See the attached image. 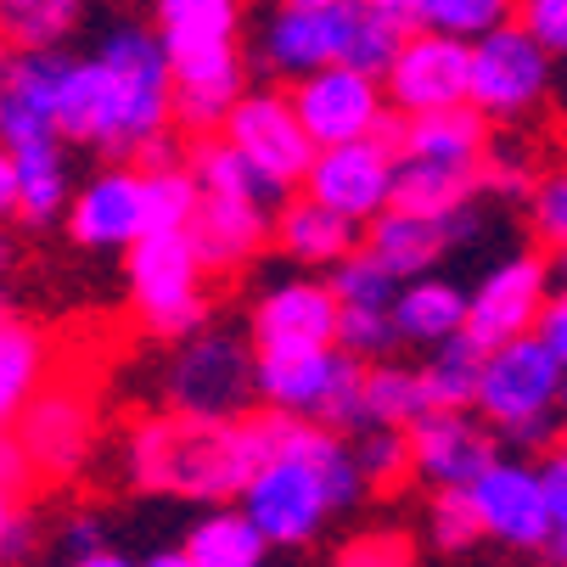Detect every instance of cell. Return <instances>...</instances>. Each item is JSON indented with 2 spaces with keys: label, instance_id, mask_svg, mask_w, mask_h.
I'll return each mask as SVG.
<instances>
[{
  "label": "cell",
  "instance_id": "6da1fadb",
  "mask_svg": "<svg viewBox=\"0 0 567 567\" xmlns=\"http://www.w3.org/2000/svg\"><path fill=\"white\" fill-rule=\"evenodd\" d=\"M169 118H175V62L164 40L146 29H113L62 79L56 102L62 141L130 157L164 135Z\"/></svg>",
  "mask_w": 567,
  "mask_h": 567
},
{
  "label": "cell",
  "instance_id": "7a4b0ae2",
  "mask_svg": "<svg viewBox=\"0 0 567 567\" xmlns=\"http://www.w3.org/2000/svg\"><path fill=\"white\" fill-rule=\"evenodd\" d=\"M254 433H259L265 466L254 472L248 489H241V517H248L270 545L315 539L332 512H349L371 489L360 477L354 450L327 427L265 411V416H254Z\"/></svg>",
  "mask_w": 567,
  "mask_h": 567
},
{
  "label": "cell",
  "instance_id": "3957f363",
  "mask_svg": "<svg viewBox=\"0 0 567 567\" xmlns=\"http://www.w3.org/2000/svg\"><path fill=\"white\" fill-rule=\"evenodd\" d=\"M124 466L141 489L186 495V501H241V489L265 466L254 416L241 422H203V416H152L130 433Z\"/></svg>",
  "mask_w": 567,
  "mask_h": 567
},
{
  "label": "cell",
  "instance_id": "277c9868",
  "mask_svg": "<svg viewBox=\"0 0 567 567\" xmlns=\"http://www.w3.org/2000/svg\"><path fill=\"white\" fill-rule=\"evenodd\" d=\"M561 393H567V371L545 349V338L534 332V338H517V343L489 354V365H483V388H477V411L512 444L539 450V444L556 439Z\"/></svg>",
  "mask_w": 567,
  "mask_h": 567
},
{
  "label": "cell",
  "instance_id": "5b68a950",
  "mask_svg": "<svg viewBox=\"0 0 567 567\" xmlns=\"http://www.w3.org/2000/svg\"><path fill=\"white\" fill-rule=\"evenodd\" d=\"M259 399L281 416L315 422L327 433H365V371L343 349L315 354H259Z\"/></svg>",
  "mask_w": 567,
  "mask_h": 567
},
{
  "label": "cell",
  "instance_id": "8992f818",
  "mask_svg": "<svg viewBox=\"0 0 567 567\" xmlns=\"http://www.w3.org/2000/svg\"><path fill=\"white\" fill-rule=\"evenodd\" d=\"M203 254L192 230H152L130 248V303L157 338H197L208 320V292H203Z\"/></svg>",
  "mask_w": 567,
  "mask_h": 567
},
{
  "label": "cell",
  "instance_id": "52a82bcc",
  "mask_svg": "<svg viewBox=\"0 0 567 567\" xmlns=\"http://www.w3.org/2000/svg\"><path fill=\"white\" fill-rule=\"evenodd\" d=\"M259 393V354L230 332H197L169 360V404L203 422H241Z\"/></svg>",
  "mask_w": 567,
  "mask_h": 567
},
{
  "label": "cell",
  "instance_id": "ba28073f",
  "mask_svg": "<svg viewBox=\"0 0 567 567\" xmlns=\"http://www.w3.org/2000/svg\"><path fill=\"white\" fill-rule=\"evenodd\" d=\"M219 135L241 152V164L259 175V186H265L270 197L298 192V186L309 181V169H315V152H320V146L309 141V130H303L292 96H281V91H248Z\"/></svg>",
  "mask_w": 567,
  "mask_h": 567
},
{
  "label": "cell",
  "instance_id": "9c48e42d",
  "mask_svg": "<svg viewBox=\"0 0 567 567\" xmlns=\"http://www.w3.org/2000/svg\"><path fill=\"white\" fill-rule=\"evenodd\" d=\"M550 96V51L523 29H501L472 45V113L495 124H523Z\"/></svg>",
  "mask_w": 567,
  "mask_h": 567
},
{
  "label": "cell",
  "instance_id": "30bf717a",
  "mask_svg": "<svg viewBox=\"0 0 567 567\" xmlns=\"http://www.w3.org/2000/svg\"><path fill=\"white\" fill-rule=\"evenodd\" d=\"M393 186H399V124H388L377 141L315 152L303 197L327 203L332 214L360 225V219H382L393 208Z\"/></svg>",
  "mask_w": 567,
  "mask_h": 567
},
{
  "label": "cell",
  "instance_id": "8fae6325",
  "mask_svg": "<svg viewBox=\"0 0 567 567\" xmlns=\"http://www.w3.org/2000/svg\"><path fill=\"white\" fill-rule=\"evenodd\" d=\"M382 91H388V107H399L404 118L472 107V45L416 29L393 56V68L382 73Z\"/></svg>",
  "mask_w": 567,
  "mask_h": 567
},
{
  "label": "cell",
  "instance_id": "7c38bea8",
  "mask_svg": "<svg viewBox=\"0 0 567 567\" xmlns=\"http://www.w3.org/2000/svg\"><path fill=\"white\" fill-rule=\"evenodd\" d=\"M292 107L309 130V141L327 146H354V141H377L393 118H388V91L382 79L360 73V68H320L309 79H298Z\"/></svg>",
  "mask_w": 567,
  "mask_h": 567
},
{
  "label": "cell",
  "instance_id": "4fadbf2b",
  "mask_svg": "<svg viewBox=\"0 0 567 567\" xmlns=\"http://www.w3.org/2000/svg\"><path fill=\"white\" fill-rule=\"evenodd\" d=\"M545 309H550V270H545V259L517 254L477 281L472 309H466V338L495 354L517 338H534Z\"/></svg>",
  "mask_w": 567,
  "mask_h": 567
},
{
  "label": "cell",
  "instance_id": "5bb4252c",
  "mask_svg": "<svg viewBox=\"0 0 567 567\" xmlns=\"http://www.w3.org/2000/svg\"><path fill=\"white\" fill-rule=\"evenodd\" d=\"M12 433H18V444H23L34 477H45V483H68L79 466L91 461V444H96V411H91L85 388L56 382V388H45V393L29 404L23 422H18Z\"/></svg>",
  "mask_w": 567,
  "mask_h": 567
},
{
  "label": "cell",
  "instance_id": "9a60e30c",
  "mask_svg": "<svg viewBox=\"0 0 567 567\" xmlns=\"http://www.w3.org/2000/svg\"><path fill=\"white\" fill-rule=\"evenodd\" d=\"M466 495H472L477 523H483V534H489V539H501L512 550H550L556 517H550V501H545L539 466H528V461H495Z\"/></svg>",
  "mask_w": 567,
  "mask_h": 567
},
{
  "label": "cell",
  "instance_id": "2e32d148",
  "mask_svg": "<svg viewBox=\"0 0 567 567\" xmlns=\"http://www.w3.org/2000/svg\"><path fill=\"white\" fill-rule=\"evenodd\" d=\"M343 303L332 281H276L254 303V349L259 354H315L338 349Z\"/></svg>",
  "mask_w": 567,
  "mask_h": 567
},
{
  "label": "cell",
  "instance_id": "e0dca14e",
  "mask_svg": "<svg viewBox=\"0 0 567 567\" xmlns=\"http://www.w3.org/2000/svg\"><path fill=\"white\" fill-rule=\"evenodd\" d=\"M68 230L79 248H135L152 236V203H146V175L141 169H96L85 186L73 192Z\"/></svg>",
  "mask_w": 567,
  "mask_h": 567
},
{
  "label": "cell",
  "instance_id": "ac0fdd59",
  "mask_svg": "<svg viewBox=\"0 0 567 567\" xmlns=\"http://www.w3.org/2000/svg\"><path fill=\"white\" fill-rule=\"evenodd\" d=\"M73 56L34 51V56H7L0 68V146L23 152L40 141H62L56 130V102H62V79Z\"/></svg>",
  "mask_w": 567,
  "mask_h": 567
},
{
  "label": "cell",
  "instance_id": "d6986e66",
  "mask_svg": "<svg viewBox=\"0 0 567 567\" xmlns=\"http://www.w3.org/2000/svg\"><path fill=\"white\" fill-rule=\"evenodd\" d=\"M349 34H354V0L332 12H287L276 7L265 34H259V62L270 73H292L309 79L320 68L349 62Z\"/></svg>",
  "mask_w": 567,
  "mask_h": 567
},
{
  "label": "cell",
  "instance_id": "ffe728a7",
  "mask_svg": "<svg viewBox=\"0 0 567 567\" xmlns=\"http://www.w3.org/2000/svg\"><path fill=\"white\" fill-rule=\"evenodd\" d=\"M411 461H416V477H427L433 489H472V483L489 472L501 455H495V439L477 416L466 411H433L427 422L411 427Z\"/></svg>",
  "mask_w": 567,
  "mask_h": 567
},
{
  "label": "cell",
  "instance_id": "44dd1931",
  "mask_svg": "<svg viewBox=\"0 0 567 567\" xmlns=\"http://www.w3.org/2000/svg\"><path fill=\"white\" fill-rule=\"evenodd\" d=\"M477 230V214H455V219H416V214H399L388 208L382 219H371L365 230V254L404 287V281H422L455 241H466Z\"/></svg>",
  "mask_w": 567,
  "mask_h": 567
},
{
  "label": "cell",
  "instance_id": "7402d4cb",
  "mask_svg": "<svg viewBox=\"0 0 567 567\" xmlns=\"http://www.w3.org/2000/svg\"><path fill=\"white\" fill-rule=\"evenodd\" d=\"M248 96V68H241L236 51L219 56H197V62H175V124L208 135L225 130L230 113Z\"/></svg>",
  "mask_w": 567,
  "mask_h": 567
},
{
  "label": "cell",
  "instance_id": "603a6c76",
  "mask_svg": "<svg viewBox=\"0 0 567 567\" xmlns=\"http://www.w3.org/2000/svg\"><path fill=\"white\" fill-rule=\"evenodd\" d=\"M399 157L404 164H439V169L483 175V164H489L483 113L455 107V113H433V118H404L399 124Z\"/></svg>",
  "mask_w": 567,
  "mask_h": 567
},
{
  "label": "cell",
  "instance_id": "cb8c5ba5",
  "mask_svg": "<svg viewBox=\"0 0 567 567\" xmlns=\"http://www.w3.org/2000/svg\"><path fill=\"white\" fill-rule=\"evenodd\" d=\"M276 236V219L265 214V203H230V197H203L197 219H192V241L208 270H236L248 265L265 241Z\"/></svg>",
  "mask_w": 567,
  "mask_h": 567
},
{
  "label": "cell",
  "instance_id": "d4e9b609",
  "mask_svg": "<svg viewBox=\"0 0 567 567\" xmlns=\"http://www.w3.org/2000/svg\"><path fill=\"white\" fill-rule=\"evenodd\" d=\"M152 12H157V40H164L169 62L236 51L241 0H157Z\"/></svg>",
  "mask_w": 567,
  "mask_h": 567
},
{
  "label": "cell",
  "instance_id": "484cf974",
  "mask_svg": "<svg viewBox=\"0 0 567 567\" xmlns=\"http://www.w3.org/2000/svg\"><path fill=\"white\" fill-rule=\"evenodd\" d=\"M276 241L281 254H292L298 265H349L354 248H360V225L332 214L327 203L315 197H287L281 214H276Z\"/></svg>",
  "mask_w": 567,
  "mask_h": 567
},
{
  "label": "cell",
  "instance_id": "4316f807",
  "mask_svg": "<svg viewBox=\"0 0 567 567\" xmlns=\"http://www.w3.org/2000/svg\"><path fill=\"white\" fill-rule=\"evenodd\" d=\"M40 393H45V338L0 298V433H12Z\"/></svg>",
  "mask_w": 567,
  "mask_h": 567
},
{
  "label": "cell",
  "instance_id": "83f0119b",
  "mask_svg": "<svg viewBox=\"0 0 567 567\" xmlns=\"http://www.w3.org/2000/svg\"><path fill=\"white\" fill-rule=\"evenodd\" d=\"M466 309H472V298H461L455 281H439V276L404 281L393 298V332H399V343L444 349L466 332Z\"/></svg>",
  "mask_w": 567,
  "mask_h": 567
},
{
  "label": "cell",
  "instance_id": "f1b7e54d",
  "mask_svg": "<svg viewBox=\"0 0 567 567\" xmlns=\"http://www.w3.org/2000/svg\"><path fill=\"white\" fill-rule=\"evenodd\" d=\"M483 192V175H461V169H439V164H404L399 157V186H393V208L416 214V219H455L472 208V197Z\"/></svg>",
  "mask_w": 567,
  "mask_h": 567
},
{
  "label": "cell",
  "instance_id": "f546056e",
  "mask_svg": "<svg viewBox=\"0 0 567 567\" xmlns=\"http://www.w3.org/2000/svg\"><path fill=\"white\" fill-rule=\"evenodd\" d=\"M433 416V399L416 365H399V360H377L365 371V427H393V433H411L416 422Z\"/></svg>",
  "mask_w": 567,
  "mask_h": 567
},
{
  "label": "cell",
  "instance_id": "4dcf8cb0",
  "mask_svg": "<svg viewBox=\"0 0 567 567\" xmlns=\"http://www.w3.org/2000/svg\"><path fill=\"white\" fill-rule=\"evenodd\" d=\"M85 0H0V45L12 56H34V51H56L73 29Z\"/></svg>",
  "mask_w": 567,
  "mask_h": 567
},
{
  "label": "cell",
  "instance_id": "1f68e13d",
  "mask_svg": "<svg viewBox=\"0 0 567 567\" xmlns=\"http://www.w3.org/2000/svg\"><path fill=\"white\" fill-rule=\"evenodd\" d=\"M18 164V192H23V219H56V208H73V169H68V146L62 141H40L12 152Z\"/></svg>",
  "mask_w": 567,
  "mask_h": 567
},
{
  "label": "cell",
  "instance_id": "d6a6232c",
  "mask_svg": "<svg viewBox=\"0 0 567 567\" xmlns=\"http://www.w3.org/2000/svg\"><path fill=\"white\" fill-rule=\"evenodd\" d=\"M270 550V539L241 517V512H208L192 534H186V556L197 567H259Z\"/></svg>",
  "mask_w": 567,
  "mask_h": 567
},
{
  "label": "cell",
  "instance_id": "836d02e7",
  "mask_svg": "<svg viewBox=\"0 0 567 567\" xmlns=\"http://www.w3.org/2000/svg\"><path fill=\"white\" fill-rule=\"evenodd\" d=\"M483 365H489V349H483V343H472L466 332H461L455 343L433 349V360L422 365V382H427L433 411H466V404H477Z\"/></svg>",
  "mask_w": 567,
  "mask_h": 567
},
{
  "label": "cell",
  "instance_id": "e575fe53",
  "mask_svg": "<svg viewBox=\"0 0 567 567\" xmlns=\"http://www.w3.org/2000/svg\"><path fill=\"white\" fill-rule=\"evenodd\" d=\"M186 169H192V181H197V192L203 197H230V203H270V192L259 186V175L241 164V152L225 141V135H208V141H197L192 146V157H186Z\"/></svg>",
  "mask_w": 567,
  "mask_h": 567
},
{
  "label": "cell",
  "instance_id": "d590c367",
  "mask_svg": "<svg viewBox=\"0 0 567 567\" xmlns=\"http://www.w3.org/2000/svg\"><path fill=\"white\" fill-rule=\"evenodd\" d=\"M517 7H523V0H427L422 29L450 34V40H461V45H477V40L512 29V23H517Z\"/></svg>",
  "mask_w": 567,
  "mask_h": 567
},
{
  "label": "cell",
  "instance_id": "8d00e7d4",
  "mask_svg": "<svg viewBox=\"0 0 567 567\" xmlns=\"http://www.w3.org/2000/svg\"><path fill=\"white\" fill-rule=\"evenodd\" d=\"M354 461H360V477L371 489H393L416 472L411 461V433H393V427H365L360 444H354Z\"/></svg>",
  "mask_w": 567,
  "mask_h": 567
},
{
  "label": "cell",
  "instance_id": "74e56055",
  "mask_svg": "<svg viewBox=\"0 0 567 567\" xmlns=\"http://www.w3.org/2000/svg\"><path fill=\"white\" fill-rule=\"evenodd\" d=\"M404 40H411V34H404L399 23L377 18L371 7H360V0H354V34H349V62L343 68H360V73L382 79L393 68V56L404 51Z\"/></svg>",
  "mask_w": 567,
  "mask_h": 567
},
{
  "label": "cell",
  "instance_id": "f35d334b",
  "mask_svg": "<svg viewBox=\"0 0 567 567\" xmlns=\"http://www.w3.org/2000/svg\"><path fill=\"white\" fill-rule=\"evenodd\" d=\"M332 292H338V303H343V309H393L399 281H393L371 254H354L349 265H338V270H332Z\"/></svg>",
  "mask_w": 567,
  "mask_h": 567
},
{
  "label": "cell",
  "instance_id": "ab89813d",
  "mask_svg": "<svg viewBox=\"0 0 567 567\" xmlns=\"http://www.w3.org/2000/svg\"><path fill=\"white\" fill-rule=\"evenodd\" d=\"M399 343L393 332V309H343V327H338V349L349 360H382Z\"/></svg>",
  "mask_w": 567,
  "mask_h": 567
},
{
  "label": "cell",
  "instance_id": "60d3db41",
  "mask_svg": "<svg viewBox=\"0 0 567 567\" xmlns=\"http://www.w3.org/2000/svg\"><path fill=\"white\" fill-rule=\"evenodd\" d=\"M427 534H433L439 550H466V545L483 534L472 495H466V489H444V495L427 506Z\"/></svg>",
  "mask_w": 567,
  "mask_h": 567
},
{
  "label": "cell",
  "instance_id": "b9f144b4",
  "mask_svg": "<svg viewBox=\"0 0 567 567\" xmlns=\"http://www.w3.org/2000/svg\"><path fill=\"white\" fill-rule=\"evenodd\" d=\"M528 214H534V230L556 248H567V169H545L528 192Z\"/></svg>",
  "mask_w": 567,
  "mask_h": 567
},
{
  "label": "cell",
  "instance_id": "7bdbcfd3",
  "mask_svg": "<svg viewBox=\"0 0 567 567\" xmlns=\"http://www.w3.org/2000/svg\"><path fill=\"white\" fill-rule=\"evenodd\" d=\"M411 539L404 534H360L338 550V567H411Z\"/></svg>",
  "mask_w": 567,
  "mask_h": 567
},
{
  "label": "cell",
  "instance_id": "ee69618b",
  "mask_svg": "<svg viewBox=\"0 0 567 567\" xmlns=\"http://www.w3.org/2000/svg\"><path fill=\"white\" fill-rule=\"evenodd\" d=\"M29 545H34V512H29V501L18 489L0 483V561L29 556Z\"/></svg>",
  "mask_w": 567,
  "mask_h": 567
},
{
  "label": "cell",
  "instance_id": "f6af8a7d",
  "mask_svg": "<svg viewBox=\"0 0 567 567\" xmlns=\"http://www.w3.org/2000/svg\"><path fill=\"white\" fill-rule=\"evenodd\" d=\"M517 23H523L550 56H567V0H523Z\"/></svg>",
  "mask_w": 567,
  "mask_h": 567
},
{
  "label": "cell",
  "instance_id": "bcb514c9",
  "mask_svg": "<svg viewBox=\"0 0 567 567\" xmlns=\"http://www.w3.org/2000/svg\"><path fill=\"white\" fill-rule=\"evenodd\" d=\"M0 483H7V489H18V495H29V483H34V466H29L18 433H0Z\"/></svg>",
  "mask_w": 567,
  "mask_h": 567
},
{
  "label": "cell",
  "instance_id": "7dc6e473",
  "mask_svg": "<svg viewBox=\"0 0 567 567\" xmlns=\"http://www.w3.org/2000/svg\"><path fill=\"white\" fill-rule=\"evenodd\" d=\"M539 477H545V501H550L556 528H567V450H550V461L539 466Z\"/></svg>",
  "mask_w": 567,
  "mask_h": 567
},
{
  "label": "cell",
  "instance_id": "c3c4849f",
  "mask_svg": "<svg viewBox=\"0 0 567 567\" xmlns=\"http://www.w3.org/2000/svg\"><path fill=\"white\" fill-rule=\"evenodd\" d=\"M62 545L73 550V561L102 556V550H107V539H102V517H73V523L62 528Z\"/></svg>",
  "mask_w": 567,
  "mask_h": 567
},
{
  "label": "cell",
  "instance_id": "681fc988",
  "mask_svg": "<svg viewBox=\"0 0 567 567\" xmlns=\"http://www.w3.org/2000/svg\"><path fill=\"white\" fill-rule=\"evenodd\" d=\"M539 338H545V349L561 360V371H567V292H556L550 298V309H545V320H539Z\"/></svg>",
  "mask_w": 567,
  "mask_h": 567
},
{
  "label": "cell",
  "instance_id": "f907efd6",
  "mask_svg": "<svg viewBox=\"0 0 567 567\" xmlns=\"http://www.w3.org/2000/svg\"><path fill=\"white\" fill-rule=\"evenodd\" d=\"M360 7H371L377 18L399 23L404 34H416V29H422V18H427V0H360Z\"/></svg>",
  "mask_w": 567,
  "mask_h": 567
},
{
  "label": "cell",
  "instance_id": "816d5d0a",
  "mask_svg": "<svg viewBox=\"0 0 567 567\" xmlns=\"http://www.w3.org/2000/svg\"><path fill=\"white\" fill-rule=\"evenodd\" d=\"M23 208V192H18V164H12V152L0 146V219H12Z\"/></svg>",
  "mask_w": 567,
  "mask_h": 567
},
{
  "label": "cell",
  "instance_id": "f5cc1de1",
  "mask_svg": "<svg viewBox=\"0 0 567 567\" xmlns=\"http://www.w3.org/2000/svg\"><path fill=\"white\" fill-rule=\"evenodd\" d=\"M287 12H332V7H349V0H276Z\"/></svg>",
  "mask_w": 567,
  "mask_h": 567
},
{
  "label": "cell",
  "instance_id": "db71d44e",
  "mask_svg": "<svg viewBox=\"0 0 567 567\" xmlns=\"http://www.w3.org/2000/svg\"><path fill=\"white\" fill-rule=\"evenodd\" d=\"M146 567H197V561H192L186 550H164V556H152Z\"/></svg>",
  "mask_w": 567,
  "mask_h": 567
},
{
  "label": "cell",
  "instance_id": "11a10c76",
  "mask_svg": "<svg viewBox=\"0 0 567 567\" xmlns=\"http://www.w3.org/2000/svg\"><path fill=\"white\" fill-rule=\"evenodd\" d=\"M73 567H130L118 550H102V556H85V561H73Z\"/></svg>",
  "mask_w": 567,
  "mask_h": 567
},
{
  "label": "cell",
  "instance_id": "9f6ffc18",
  "mask_svg": "<svg viewBox=\"0 0 567 567\" xmlns=\"http://www.w3.org/2000/svg\"><path fill=\"white\" fill-rule=\"evenodd\" d=\"M550 567H567V528L550 534Z\"/></svg>",
  "mask_w": 567,
  "mask_h": 567
},
{
  "label": "cell",
  "instance_id": "6f0895ef",
  "mask_svg": "<svg viewBox=\"0 0 567 567\" xmlns=\"http://www.w3.org/2000/svg\"><path fill=\"white\" fill-rule=\"evenodd\" d=\"M7 270H12V236L0 230V276H7Z\"/></svg>",
  "mask_w": 567,
  "mask_h": 567
},
{
  "label": "cell",
  "instance_id": "680465c9",
  "mask_svg": "<svg viewBox=\"0 0 567 567\" xmlns=\"http://www.w3.org/2000/svg\"><path fill=\"white\" fill-rule=\"evenodd\" d=\"M556 450H567V427H561V439H556Z\"/></svg>",
  "mask_w": 567,
  "mask_h": 567
}]
</instances>
